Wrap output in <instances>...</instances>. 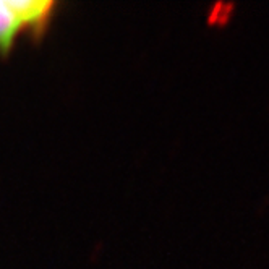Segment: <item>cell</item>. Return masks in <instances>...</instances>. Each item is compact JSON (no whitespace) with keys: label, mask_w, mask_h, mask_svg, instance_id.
I'll return each instance as SVG.
<instances>
[{"label":"cell","mask_w":269,"mask_h":269,"mask_svg":"<svg viewBox=\"0 0 269 269\" xmlns=\"http://www.w3.org/2000/svg\"><path fill=\"white\" fill-rule=\"evenodd\" d=\"M21 24H19L17 15L10 8L8 0L0 2V49L7 51L12 46L15 34L19 31Z\"/></svg>","instance_id":"cell-2"},{"label":"cell","mask_w":269,"mask_h":269,"mask_svg":"<svg viewBox=\"0 0 269 269\" xmlns=\"http://www.w3.org/2000/svg\"><path fill=\"white\" fill-rule=\"evenodd\" d=\"M10 8L17 15L21 26H42L54 8L52 2H24V0H8Z\"/></svg>","instance_id":"cell-1"}]
</instances>
